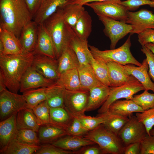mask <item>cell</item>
I'll use <instances>...</instances> for the list:
<instances>
[{
    "label": "cell",
    "mask_w": 154,
    "mask_h": 154,
    "mask_svg": "<svg viewBox=\"0 0 154 154\" xmlns=\"http://www.w3.org/2000/svg\"><path fill=\"white\" fill-rule=\"evenodd\" d=\"M66 89L55 82L47 87L46 101L50 108H64Z\"/></svg>",
    "instance_id": "obj_31"
},
{
    "label": "cell",
    "mask_w": 154,
    "mask_h": 154,
    "mask_svg": "<svg viewBox=\"0 0 154 154\" xmlns=\"http://www.w3.org/2000/svg\"><path fill=\"white\" fill-rule=\"evenodd\" d=\"M38 35V25L34 21L24 27L19 38L24 52H34L37 44Z\"/></svg>",
    "instance_id": "obj_20"
},
{
    "label": "cell",
    "mask_w": 154,
    "mask_h": 154,
    "mask_svg": "<svg viewBox=\"0 0 154 154\" xmlns=\"http://www.w3.org/2000/svg\"><path fill=\"white\" fill-rule=\"evenodd\" d=\"M40 145V149L35 154H71L74 151L65 150L50 143L44 144Z\"/></svg>",
    "instance_id": "obj_45"
},
{
    "label": "cell",
    "mask_w": 154,
    "mask_h": 154,
    "mask_svg": "<svg viewBox=\"0 0 154 154\" xmlns=\"http://www.w3.org/2000/svg\"><path fill=\"white\" fill-rule=\"evenodd\" d=\"M32 65L48 79L56 82L59 77L57 59L43 54H34Z\"/></svg>",
    "instance_id": "obj_13"
},
{
    "label": "cell",
    "mask_w": 154,
    "mask_h": 154,
    "mask_svg": "<svg viewBox=\"0 0 154 154\" xmlns=\"http://www.w3.org/2000/svg\"><path fill=\"white\" fill-rule=\"evenodd\" d=\"M140 154H154V136L147 134L140 142Z\"/></svg>",
    "instance_id": "obj_46"
},
{
    "label": "cell",
    "mask_w": 154,
    "mask_h": 154,
    "mask_svg": "<svg viewBox=\"0 0 154 154\" xmlns=\"http://www.w3.org/2000/svg\"><path fill=\"white\" fill-rule=\"evenodd\" d=\"M106 63L110 87L119 86L137 80L133 76L128 73L123 65L113 62H109Z\"/></svg>",
    "instance_id": "obj_15"
},
{
    "label": "cell",
    "mask_w": 154,
    "mask_h": 154,
    "mask_svg": "<svg viewBox=\"0 0 154 154\" xmlns=\"http://www.w3.org/2000/svg\"><path fill=\"white\" fill-rule=\"evenodd\" d=\"M125 23L132 26L131 35L138 34L147 29H154V14L145 9L135 12L128 11L127 18Z\"/></svg>",
    "instance_id": "obj_12"
},
{
    "label": "cell",
    "mask_w": 154,
    "mask_h": 154,
    "mask_svg": "<svg viewBox=\"0 0 154 154\" xmlns=\"http://www.w3.org/2000/svg\"><path fill=\"white\" fill-rule=\"evenodd\" d=\"M138 34V41L141 46L149 43L154 44V29H147Z\"/></svg>",
    "instance_id": "obj_47"
},
{
    "label": "cell",
    "mask_w": 154,
    "mask_h": 154,
    "mask_svg": "<svg viewBox=\"0 0 154 154\" xmlns=\"http://www.w3.org/2000/svg\"><path fill=\"white\" fill-rule=\"evenodd\" d=\"M150 135L154 136V129H152L150 131Z\"/></svg>",
    "instance_id": "obj_57"
},
{
    "label": "cell",
    "mask_w": 154,
    "mask_h": 154,
    "mask_svg": "<svg viewBox=\"0 0 154 154\" xmlns=\"http://www.w3.org/2000/svg\"><path fill=\"white\" fill-rule=\"evenodd\" d=\"M73 117L71 123L65 129L67 135L83 136L89 131L83 126L77 117Z\"/></svg>",
    "instance_id": "obj_44"
},
{
    "label": "cell",
    "mask_w": 154,
    "mask_h": 154,
    "mask_svg": "<svg viewBox=\"0 0 154 154\" xmlns=\"http://www.w3.org/2000/svg\"><path fill=\"white\" fill-rule=\"evenodd\" d=\"M98 17L104 26V34L110 40L111 49L115 48L119 40L130 33L132 30L130 24L107 17Z\"/></svg>",
    "instance_id": "obj_9"
},
{
    "label": "cell",
    "mask_w": 154,
    "mask_h": 154,
    "mask_svg": "<svg viewBox=\"0 0 154 154\" xmlns=\"http://www.w3.org/2000/svg\"><path fill=\"white\" fill-rule=\"evenodd\" d=\"M77 117L83 126L88 131L94 129L100 125L104 123V119L100 114L95 117L87 116L84 114Z\"/></svg>",
    "instance_id": "obj_43"
},
{
    "label": "cell",
    "mask_w": 154,
    "mask_h": 154,
    "mask_svg": "<svg viewBox=\"0 0 154 154\" xmlns=\"http://www.w3.org/2000/svg\"><path fill=\"white\" fill-rule=\"evenodd\" d=\"M110 88L108 97L98 110V114L108 111L110 106L115 101L121 98L132 100L135 94L145 90L143 86L137 79L121 86Z\"/></svg>",
    "instance_id": "obj_7"
},
{
    "label": "cell",
    "mask_w": 154,
    "mask_h": 154,
    "mask_svg": "<svg viewBox=\"0 0 154 154\" xmlns=\"http://www.w3.org/2000/svg\"><path fill=\"white\" fill-rule=\"evenodd\" d=\"M110 0H71L70 3L77 4L84 6L86 3L92 2L102 1Z\"/></svg>",
    "instance_id": "obj_53"
},
{
    "label": "cell",
    "mask_w": 154,
    "mask_h": 154,
    "mask_svg": "<svg viewBox=\"0 0 154 154\" xmlns=\"http://www.w3.org/2000/svg\"><path fill=\"white\" fill-rule=\"evenodd\" d=\"M145 46L150 49L154 54V44L149 43L146 44Z\"/></svg>",
    "instance_id": "obj_55"
},
{
    "label": "cell",
    "mask_w": 154,
    "mask_h": 154,
    "mask_svg": "<svg viewBox=\"0 0 154 154\" xmlns=\"http://www.w3.org/2000/svg\"><path fill=\"white\" fill-rule=\"evenodd\" d=\"M98 16H104L125 23L128 11L121 4V0H112L86 3Z\"/></svg>",
    "instance_id": "obj_6"
},
{
    "label": "cell",
    "mask_w": 154,
    "mask_h": 154,
    "mask_svg": "<svg viewBox=\"0 0 154 154\" xmlns=\"http://www.w3.org/2000/svg\"><path fill=\"white\" fill-rule=\"evenodd\" d=\"M16 125L18 130L28 129L38 132L40 125L32 109L23 108L17 114Z\"/></svg>",
    "instance_id": "obj_24"
},
{
    "label": "cell",
    "mask_w": 154,
    "mask_h": 154,
    "mask_svg": "<svg viewBox=\"0 0 154 154\" xmlns=\"http://www.w3.org/2000/svg\"><path fill=\"white\" fill-rule=\"evenodd\" d=\"M34 52L0 56V76L7 88L13 93L19 91L21 78L32 64Z\"/></svg>",
    "instance_id": "obj_1"
},
{
    "label": "cell",
    "mask_w": 154,
    "mask_h": 154,
    "mask_svg": "<svg viewBox=\"0 0 154 154\" xmlns=\"http://www.w3.org/2000/svg\"><path fill=\"white\" fill-rule=\"evenodd\" d=\"M136 116L144 125L147 134L150 135V131L154 126V108L137 113Z\"/></svg>",
    "instance_id": "obj_42"
},
{
    "label": "cell",
    "mask_w": 154,
    "mask_h": 154,
    "mask_svg": "<svg viewBox=\"0 0 154 154\" xmlns=\"http://www.w3.org/2000/svg\"><path fill=\"white\" fill-rule=\"evenodd\" d=\"M7 87L2 78L0 76V93L7 89Z\"/></svg>",
    "instance_id": "obj_54"
},
{
    "label": "cell",
    "mask_w": 154,
    "mask_h": 154,
    "mask_svg": "<svg viewBox=\"0 0 154 154\" xmlns=\"http://www.w3.org/2000/svg\"><path fill=\"white\" fill-rule=\"evenodd\" d=\"M40 145H31L16 140H13L3 154H35L40 148Z\"/></svg>",
    "instance_id": "obj_38"
},
{
    "label": "cell",
    "mask_w": 154,
    "mask_h": 154,
    "mask_svg": "<svg viewBox=\"0 0 154 154\" xmlns=\"http://www.w3.org/2000/svg\"><path fill=\"white\" fill-rule=\"evenodd\" d=\"M100 114L104 119L103 124L108 129L118 135L129 119L128 117L114 114L109 111Z\"/></svg>",
    "instance_id": "obj_33"
},
{
    "label": "cell",
    "mask_w": 154,
    "mask_h": 154,
    "mask_svg": "<svg viewBox=\"0 0 154 154\" xmlns=\"http://www.w3.org/2000/svg\"><path fill=\"white\" fill-rule=\"evenodd\" d=\"M97 144L103 153L123 154L125 146L119 135L102 124L83 136Z\"/></svg>",
    "instance_id": "obj_4"
},
{
    "label": "cell",
    "mask_w": 154,
    "mask_h": 154,
    "mask_svg": "<svg viewBox=\"0 0 154 154\" xmlns=\"http://www.w3.org/2000/svg\"><path fill=\"white\" fill-rule=\"evenodd\" d=\"M91 17L86 10L72 28L76 35L79 38L88 40L92 31Z\"/></svg>",
    "instance_id": "obj_35"
},
{
    "label": "cell",
    "mask_w": 154,
    "mask_h": 154,
    "mask_svg": "<svg viewBox=\"0 0 154 154\" xmlns=\"http://www.w3.org/2000/svg\"><path fill=\"white\" fill-rule=\"evenodd\" d=\"M149 0L151 1H154V0Z\"/></svg>",
    "instance_id": "obj_58"
},
{
    "label": "cell",
    "mask_w": 154,
    "mask_h": 154,
    "mask_svg": "<svg viewBox=\"0 0 154 154\" xmlns=\"http://www.w3.org/2000/svg\"><path fill=\"white\" fill-rule=\"evenodd\" d=\"M36 131L31 129L18 130L15 139L17 141L31 145H40V142Z\"/></svg>",
    "instance_id": "obj_39"
},
{
    "label": "cell",
    "mask_w": 154,
    "mask_h": 154,
    "mask_svg": "<svg viewBox=\"0 0 154 154\" xmlns=\"http://www.w3.org/2000/svg\"><path fill=\"white\" fill-rule=\"evenodd\" d=\"M47 87H43L27 90L22 95L26 102L27 107L31 109L46 100Z\"/></svg>",
    "instance_id": "obj_37"
},
{
    "label": "cell",
    "mask_w": 154,
    "mask_h": 154,
    "mask_svg": "<svg viewBox=\"0 0 154 154\" xmlns=\"http://www.w3.org/2000/svg\"><path fill=\"white\" fill-rule=\"evenodd\" d=\"M131 35L123 44L117 48L101 50L89 45V49L94 57L100 59L106 63L113 62L123 65L132 64L140 66L141 63L134 57L130 51L131 45Z\"/></svg>",
    "instance_id": "obj_5"
},
{
    "label": "cell",
    "mask_w": 154,
    "mask_h": 154,
    "mask_svg": "<svg viewBox=\"0 0 154 154\" xmlns=\"http://www.w3.org/2000/svg\"><path fill=\"white\" fill-rule=\"evenodd\" d=\"M140 142L130 144L125 147L124 154H140Z\"/></svg>",
    "instance_id": "obj_51"
},
{
    "label": "cell",
    "mask_w": 154,
    "mask_h": 154,
    "mask_svg": "<svg viewBox=\"0 0 154 154\" xmlns=\"http://www.w3.org/2000/svg\"><path fill=\"white\" fill-rule=\"evenodd\" d=\"M4 48L3 44L2 42L0 40V56L3 54Z\"/></svg>",
    "instance_id": "obj_56"
},
{
    "label": "cell",
    "mask_w": 154,
    "mask_h": 154,
    "mask_svg": "<svg viewBox=\"0 0 154 154\" xmlns=\"http://www.w3.org/2000/svg\"><path fill=\"white\" fill-rule=\"evenodd\" d=\"M33 17L39 9L44 0H25Z\"/></svg>",
    "instance_id": "obj_50"
},
{
    "label": "cell",
    "mask_w": 154,
    "mask_h": 154,
    "mask_svg": "<svg viewBox=\"0 0 154 154\" xmlns=\"http://www.w3.org/2000/svg\"><path fill=\"white\" fill-rule=\"evenodd\" d=\"M27 107L26 102L22 95L13 93L7 89L0 93L1 121Z\"/></svg>",
    "instance_id": "obj_8"
},
{
    "label": "cell",
    "mask_w": 154,
    "mask_h": 154,
    "mask_svg": "<svg viewBox=\"0 0 154 154\" xmlns=\"http://www.w3.org/2000/svg\"><path fill=\"white\" fill-rule=\"evenodd\" d=\"M71 0H44L33 17V20L38 25L43 23L60 7L70 3Z\"/></svg>",
    "instance_id": "obj_21"
},
{
    "label": "cell",
    "mask_w": 154,
    "mask_h": 154,
    "mask_svg": "<svg viewBox=\"0 0 154 154\" xmlns=\"http://www.w3.org/2000/svg\"><path fill=\"white\" fill-rule=\"evenodd\" d=\"M50 108L45 100L31 109L40 126L50 123Z\"/></svg>",
    "instance_id": "obj_40"
},
{
    "label": "cell",
    "mask_w": 154,
    "mask_h": 154,
    "mask_svg": "<svg viewBox=\"0 0 154 154\" xmlns=\"http://www.w3.org/2000/svg\"><path fill=\"white\" fill-rule=\"evenodd\" d=\"M15 113L0 123V153L3 154L10 143L16 137L18 131Z\"/></svg>",
    "instance_id": "obj_16"
},
{
    "label": "cell",
    "mask_w": 154,
    "mask_h": 154,
    "mask_svg": "<svg viewBox=\"0 0 154 154\" xmlns=\"http://www.w3.org/2000/svg\"><path fill=\"white\" fill-rule=\"evenodd\" d=\"M129 74L133 76L144 86L145 90H151L154 93V83L151 79L149 73V66L146 58L144 59L140 66L132 64L123 65Z\"/></svg>",
    "instance_id": "obj_17"
},
{
    "label": "cell",
    "mask_w": 154,
    "mask_h": 154,
    "mask_svg": "<svg viewBox=\"0 0 154 154\" xmlns=\"http://www.w3.org/2000/svg\"><path fill=\"white\" fill-rule=\"evenodd\" d=\"M110 90V87L104 85L90 90L86 112L95 110L101 107L108 98Z\"/></svg>",
    "instance_id": "obj_23"
},
{
    "label": "cell",
    "mask_w": 154,
    "mask_h": 154,
    "mask_svg": "<svg viewBox=\"0 0 154 154\" xmlns=\"http://www.w3.org/2000/svg\"><path fill=\"white\" fill-rule=\"evenodd\" d=\"M73 117L64 108H50V123L60 127L65 130L70 125Z\"/></svg>",
    "instance_id": "obj_34"
},
{
    "label": "cell",
    "mask_w": 154,
    "mask_h": 154,
    "mask_svg": "<svg viewBox=\"0 0 154 154\" xmlns=\"http://www.w3.org/2000/svg\"><path fill=\"white\" fill-rule=\"evenodd\" d=\"M108 111L128 117L132 115L134 113L142 112L144 111L132 100H116L110 106Z\"/></svg>",
    "instance_id": "obj_29"
},
{
    "label": "cell",
    "mask_w": 154,
    "mask_h": 154,
    "mask_svg": "<svg viewBox=\"0 0 154 154\" xmlns=\"http://www.w3.org/2000/svg\"><path fill=\"white\" fill-rule=\"evenodd\" d=\"M37 132L40 143L43 144H51L67 135L64 128L51 123L40 126Z\"/></svg>",
    "instance_id": "obj_25"
},
{
    "label": "cell",
    "mask_w": 154,
    "mask_h": 154,
    "mask_svg": "<svg viewBox=\"0 0 154 154\" xmlns=\"http://www.w3.org/2000/svg\"><path fill=\"white\" fill-rule=\"evenodd\" d=\"M34 52L56 59L51 38L43 23L38 25L37 40Z\"/></svg>",
    "instance_id": "obj_18"
},
{
    "label": "cell",
    "mask_w": 154,
    "mask_h": 154,
    "mask_svg": "<svg viewBox=\"0 0 154 154\" xmlns=\"http://www.w3.org/2000/svg\"><path fill=\"white\" fill-rule=\"evenodd\" d=\"M0 27L19 38L24 27L33 20L25 0H0Z\"/></svg>",
    "instance_id": "obj_2"
},
{
    "label": "cell",
    "mask_w": 154,
    "mask_h": 154,
    "mask_svg": "<svg viewBox=\"0 0 154 154\" xmlns=\"http://www.w3.org/2000/svg\"><path fill=\"white\" fill-rule=\"evenodd\" d=\"M129 118L118 134L125 147L132 143L140 142L148 134L144 125L136 116L132 115Z\"/></svg>",
    "instance_id": "obj_10"
},
{
    "label": "cell",
    "mask_w": 154,
    "mask_h": 154,
    "mask_svg": "<svg viewBox=\"0 0 154 154\" xmlns=\"http://www.w3.org/2000/svg\"><path fill=\"white\" fill-rule=\"evenodd\" d=\"M66 22L72 28L85 11L83 6L67 3L59 8Z\"/></svg>",
    "instance_id": "obj_32"
},
{
    "label": "cell",
    "mask_w": 154,
    "mask_h": 154,
    "mask_svg": "<svg viewBox=\"0 0 154 154\" xmlns=\"http://www.w3.org/2000/svg\"><path fill=\"white\" fill-rule=\"evenodd\" d=\"M82 88L89 91L102 84L95 75L90 63L80 65L77 68Z\"/></svg>",
    "instance_id": "obj_26"
},
{
    "label": "cell",
    "mask_w": 154,
    "mask_h": 154,
    "mask_svg": "<svg viewBox=\"0 0 154 154\" xmlns=\"http://www.w3.org/2000/svg\"><path fill=\"white\" fill-rule=\"evenodd\" d=\"M55 83L68 90H84L81 85L77 68L69 70L61 73Z\"/></svg>",
    "instance_id": "obj_28"
},
{
    "label": "cell",
    "mask_w": 154,
    "mask_h": 154,
    "mask_svg": "<svg viewBox=\"0 0 154 154\" xmlns=\"http://www.w3.org/2000/svg\"><path fill=\"white\" fill-rule=\"evenodd\" d=\"M121 4L128 11L137 9L140 6L145 5H150L151 1L149 0H127L121 1Z\"/></svg>",
    "instance_id": "obj_49"
},
{
    "label": "cell",
    "mask_w": 154,
    "mask_h": 154,
    "mask_svg": "<svg viewBox=\"0 0 154 154\" xmlns=\"http://www.w3.org/2000/svg\"><path fill=\"white\" fill-rule=\"evenodd\" d=\"M95 143L83 136L66 135L60 138L51 144L61 149L75 152L83 147Z\"/></svg>",
    "instance_id": "obj_19"
},
{
    "label": "cell",
    "mask_w": 154,
    "mask_h": 154,
    "mask_svg": "<svg viewBox=\"0 0 154 154\" xmlns=\"http://www.w3.org/2000/svg\"><path fill=\"white\" fill-rule=\"evenodd\" d=\"M89 95V91L88 90H66L64 108L73 117L84 114Z\"/></svg>",
    "instance_id": "obj_11"
},
{
    "label": "cell",
    "mask_w": 154,
    "mask_h": 154,
    "mask_svg": "<svg viewBox=\"0 0 154 154\" xmlns=\"http://www.w3.org/2000/svg\"><path fill=\"white\" fill-rule=\"evenodd\" d=\"M141 50L146 57L149 66V76L154 81V54L145 46H142Z\"/></svg>",
    "instance_id": "obj_48"
},
{
    "label": "cell",
    "mask_w": 154,
    "mask_h": 154,
    "mask_svg": "<svg viewBox=\"0 0 154 154\" xmlns=\"http://www.w3.org/2000/svg\"><path fill=\"white\" fill-rule=\"evenodd\" d=\"M69 45L75 52L80 65L90 63V58L92 54L88 48V40L79 38L74 33Z\"/></svg>",
    "instance_id": "obj_27"
},
{
    "label": "cell",
    "mask_w": 154,
    "mask_h": 154,
    "mask_svg": "<svg viewBox=\"0 0 154 154\" xmlns=\"http://www.w3.org/2000/svg\"><path fill=\"white\" fill-rule=\"evenodd\" d=\"M89 146V145H88ZM84 147V149H80V150L76 151L75 153L82 154H103L100 148L94 146Z\"/></svg>",
    "instance_id": "obj_52"
},
{
    "label": "cell",
    "mask_w": 154,
    "mask_h": 154,
    "mask_svg": "<svg viewBox=\"0 0 154 154\" xmlns=\"http://www.w3.org/2000/svg\"><path fill=\"white\" fill-rule=\"evenodd\" d=\"M0 28V40L4 48L2 55L16 54L23 52L24 50L19 39L11 31Z\"/></svg>",
    "instance_id": "obj_22"
},
{
    "label": "cell",
    "mask_w": 154,
    "mask_h": 154,
    "mask_svg": "<svg viewBox=\"0 0 154 154\" xmlns=\"http://www.w3.org/2000/svg\"><path fill=\"white\" fill-rule=\"evenodd\" d=\"M55 82L45 77L31 65L25 71L21 78L19 91L23 93L29 90L47 87Z\"/></svg>",
    "instance_id": "obj_14"
},
{
    "label": "cell",
    "mask_w": 154,
    "mask_h": 154,
    "mask_svg": "<svg viewBox=\"0 0 154 154\" xmlns=\"http://www.w3.org/2000/svg\"><path fill=\"white\" fill-rule=\"evenodd\" d=\"M90 64L97 78L101 84L110 87L106 63L100 59L94 57L92 55L90 58Z\"/></svg>",
    "instance_id": "obj_36"
},
{
    "label": "cell",
    "mask_w": 154,
    "mask_h": 154,
    "mask_svg": "<svg viewBox=\"0 0 154 154\" xmlns=\"http://www.w3.org/2000/svg\"><path fill=\"white\" fill-rule=\"evenodd\" d=\"M141 94L134 95L132 99L144 111L154 108V93H151L144 90Z\"/></svg>",
    "instance_id": "obj_41"
},
{
    "label": "cell",
    "mask_w": 154,
    "mask_h": 154,
    "mask_svg": "<svg viewBox=\"0 0 154 154\" xmlns=\"http://www.w3.org/2000/svg\"><path fill=\"white\" fill-rule=\"evenodd\" d=\"M58 60L59 75L66 71L77 68L80 65L75 52L70 45L64 49Z\"/></svg>",
    "instance_id": "obj_30"
},
{
    "label": "cell",
    "mask_w": 154,
    "mask_h": 154,
    "mask_svg": "<svg viewBox=\"0 0 154 154\" xmlns=\"http://www.w3.org/2000/svg\"><path fill=\"white\" fill-rule=\"evenodd\" d=\"M43 23L51 38L58 60L64 49L69 45L74 33L64 20L59 8Z\"/></svg>",
    "instance_id": "obj_3"
}]
</instances>
